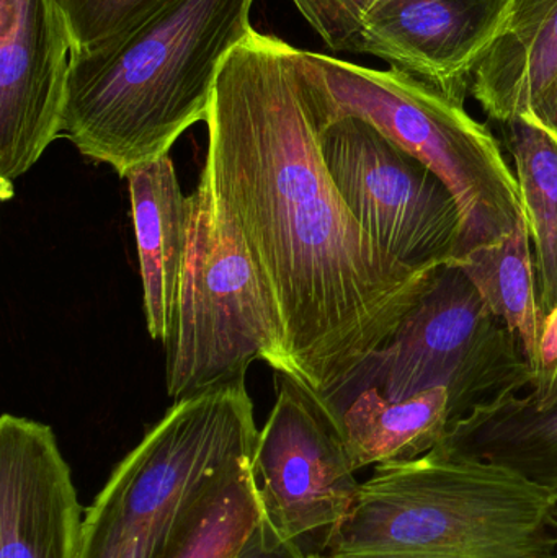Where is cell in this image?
I'll list each match as a JSON object with an SVG mask.
<instances>
[{
	"mask_svg": "<svg viewBox=\"0 0 557 558\" xmlns=\"http://www.w3.org/2000/svg\"><path fill=\"white\" fill-rule=\"evenodd\" d=\"M298 61L257 29L231 49L206 160L277 315L275 373L324 393L395 335L438 268L401 264L363 231L324 162Z\"/></svg>",
	"mask_w": 557,
	"mask_h": 558,
	"instance_id": "1",
	"label": "cell"
},
{
	"mask_svg": "<svg viewBox=\"0 0 557 558\" xmlns=\"http://www.w3.org/2000/svg\"><path fill=\"white\" fill-rule=\"evenodd\" d=\"M255 0H166L95 48L72 51L62 137L120 179L206 123L219 68L252 32Z\"/></svg>",
	"mask_w": 557,
	"mask_h": 558,
	"instance_id": "2",
	"label": "cell"
},
{
	"mask_svg": "<svg viewBox=\"0 0 557 558\" xmlns=\"http://www.w3.org/2000/svg\"><path fill=\"white\" fill-rule=\"evenodd\" d=\"M330 558H557V500L493 462L440 448L375 465Z\"/></svg>",
	"mask_w": 557,
	"mask_h": 558,
	"instance_id": "3",
	"label": "cell"
},
{
	"mask_svg": "<svg viewBox=\"0 0 557 558\" xmlns=\"http://www.w3.org/2000/svg\"><path fill=\"white\" fill-rule=\"evenodd\" d=\"M298 68L319 133L334 121L360 118L447 185L461 215L458 258L512 234L525 216L519 179L499 141L464 105L395 68H365L301 49Z\"/></svg>",
	"mask_w": 557,
	"mask_h": 558,
	"instance_id": "4",
	"label": "cell"
},
{
	"mask_svg": "<svg viewBox=\"0 0 557 558\" xmlns=\"http://www.w3.org/2000/svg\"><path fill=\"white\" fill-rule=\"evenodd\" d=\"M257 439L245 379L175 400L88 508L78 558H156L203 488L254 458Z\"/></svg>",
	"mask_w": 557,
	"mask_h": 558,
	"instance_id": "5",
	"label": "cell"
},
{
	"mask_svg": "<svg viewBox=\"0 0 557 558\" xmlns=\"http://www.w3.org/2000/svg\"><path fill=\"white\" fill-rule=\"evenodd\" d=\"M189 203V252L175 325L164 343L173 400L245 379L255 361L280 367L274 305L206 159Z\"/></svg>",
	"mask_w": 557,
	"mask_h": 558,
	"instance_id": "6",
	"label": "cell"
},
{
	"mask_svg": "<svg viewBox=\"0 0 557 558\" xmlns=\"http://www.w3.org/2000/svg\"><path fill=\"white\" fill-rule=\"evenodd\" d=\"M532 384L517 335L464 271L448 264L395 335L334 389L375 387L385 399L402 402L444 387L453 426L481 403Z\"/></svg>",
	"mask_w": 557,
	"mask_h": 558,
	"instance_id": "7",
	"label": "cell"
},
{
	"mask_svg": "<svg viewBox=\"0 0 557 558\" xmlns=\"http://www.w3.org/2000/svg\"><path fill=\"white\" fill-rule=\"evenodd\" d=\"M319 143L343 202L386 254L414 268L457 260L460 208L427 166L360 118L334 121Z\"/></svg>",
	"mask_w": 557,
	"mask_h": 558,
	"instance_id": "8",
	"label": "cell"
},
{
	"mask_svg": "<svg viewBox=\"0 0 557 558\" xmlns=\"http://www.w3.org/2000/svg\"><path fill=\"white\" fill-rule=\"evenodd\" d=\"M277 400L258 432L252 475L264 520L284 541L332 530L360 490L355 469L319 397L275 373Z\"/></svg>",
	"mask_w": 557,
	"mask_h": 558,
	"instance_id": "9",
	"label": "cell"
},
{
	"mask_svg": "<svg viewBox=\"0 0 557 558\" xmlns=\"http://www.w3.org/2000/svg\"><path fill=\"white\" fill-rule=\"evenodd\" d=\"M72 39L56 0H0V199L62 136Z\"/></svg>",
	"mask_w": 557,
	"mask_h": 558,
	"instance_id": "10",
	"label": "cell"
},
{
	"mask_svg": "<svg viewBox=\"0 0 557 558\" xmlns=\"http://www.w3.org/2000/svg\"><path fill=\"white\" fill-rule=\"evenodd\" d=\"M512 0H383L363 23L355 52L389 62L464 105L471 78Z\"/></svg>",
	"mask_w": 557,
	"mask_h": 558,
	"instance_id": "11",
	"label": "cell"
},
{
	"mask_svg": "<svg viewBox=\"0 0 557 558\" xmlns=\"http://www.w3.org/2000/svg\"><path fill=\"white\" fill-rule=\"evenodd\" d=\"M81 504L51 426L0 418V558H78Z\"/></svg>",
	"mask_w": 557,
	"mask_h": 558,
	"instance_id": "12",
	"label": "cell"
},
{
	"mask_svg": "<svg viewBox=\"0 0 557 558\" xmlns=\"http://www.w3.org/2000/svg\"><path fill=\"white\" fill-rule=\"evenodd\" d=\"M143 279L144 314L153 340L166 343L175 325L190 241V203L170 154L126 177Z\"/></svg>",
	"mask_w": 557,
	"mask_h": 558,
	"instance_id": "13",
	"label": "cell"
},
{
	"mask_svg": "<svg viewBox=\"0 0 557 558\" xmlns=\"http://www.w3.org/2000/svg\"><path fill=\"white\" fill-rule=\"evenodd\" d=\"M334 420L353 469L414 461L434 451L451 426L444 387L402 402L385 399L375 387L316 393Z\"/></svg>",
	"mask_w": 557,
	"mask_h": 558,
	"instance_id": "14",
	"label": "cell"
},
{
	"mask_svg": "<svg viewBox=\"0 0 557 558\" xmlns=\"http://www.w3.org/2000/svg\"><path fill=\"white\" fill-rule=\"evenodd\" d=\"M437 448L509 469L557 500V384L545 397L506 393L481 403Z\"/></svg>",
	"mask_w": 557,
	"mask_h": 558,
	"instance_id": "15",
	"label": "cell"
},
{
	"mask_svg": "<svg viewBox=\"0 0 557 558\" xmlns=\"http://www.w3.org/2000/svg\"><path fill=\"white\" fill-rule=\"evenodd\" d=\"M557 75V0H512L502 32L471 78L497 123L526 114Z\"/></svg>",
	"mask_w": 557,
	"mask_h": 558,
	"instance_id": "16",
	"label": "cell"
},
{
	"mask_svg": "<svg viewBox=\"0 0 557 558\" xmlns=\"http://www.w3.org/2000/svg\"><path fill=\"white\" fill-rule=\"evenodd\" d=\"M526 215L512 234L480 245L453 262L476 286L491 311L517 335L535 377L546 315L538 298L535 258Z\"/></svg>",
	"mask_w": 557,
	"mask_h": 558,
	"instance_id": "17",
	"label": "cell"
},
{
	"mask_svg": "<svg viewBox=\"0 0 557 558\" xmlns=\"http://www.w3.org/2000/svg\"><path fill=\"white\" fill-rule=\"evenodd\" d=\"M262 520L252 458L244 459L203 488L156 558H235Z\"/></svg>",
	"mask_w": 557,
	"mask_h": 558,
	"instance_id": "18",
	"label": "cell"
},
{
	"mask_svg": "<svg viewBox=\"0 0 557 558\" xmlns=\"http://www.w3.org/2000/svg\"><path fill=\"white\" fill-rule=\"evenodd\" d=\"M499 124L535 245L540 305L549 315L557 307V137L526 114Z\"/></svg>",
	"mask_w": 557,
	"mask_h": 558,
	"instance_id": "19",
	"label": "cell"
},
{
	"mask_svg": "<svg viewBox=\"0 0 557 558\" xmlns=\"http://www.w3.org/2000/svg\"><path fill=\"white\" fill-rule=\"evenodd\" d=\"M71 33L72 51L95 48L140 23L166 0H56Z\"/></svg>",
	"mask_w": 557,
	"mask_h": 558,
	"instance_id": "20",
	"label": "cell"
},
{
	"mask_svg": "<svg viewBox=\"0 0 557 558\" xmlns=\"http://www.w3.org/2000/svg\"><path fill=\"white\" fill-rule=\"evenodd\" d=\"M383 0H293L301 15L326 46L337 52H355L363 23Z\"/></svg>",
	"mask_w": 557,
	"mask_h": 558,
	"instance_id": "21",
	"label": "cell"
},
{
	"mask_svg": "<svg viewBox=\"0 0 557 558\" xmlns=\"http://www.w3.org/2000/svg\"><path fill=\"white\" fill-rule=\"evenodd\" d=\"M235 558H310L304 556L298 541H284L262 520Z\"/></svg>",
	"mask_w": 557,
	"mask_h": 558,
	"instance_id": "22",
	"label": "cell"
},
{
	"mask_svg": "<svg viewBox=\"0 0 557 558\" xmlns=\"http://www.w3.org/2000/svg\"><path fill=\"white\" fill-rule=\"evenodd\" d=\"M557 384V307L546 315L543 328L542 344H540V363L533 377V393L545 397Z\"/></svg>",
	"mask_w": 557,
	"mask_h": 558,
	"instance_id": "23",
	"label": "cell"
},
{
	"mask_svg": "<svg viewBox=\"0 0 557 558\" xmlns=\"http://www.w3.org/2000/svg\"><path fill=\"white\" fill-rule=\"evenodd\" d=\"M526 117L535 120L540 126L548 130L557 137V75L549 82L548 87L536 98Z\"/></svg>",
	"mask_w": 557,
	"mask_h": 558,
	"instance_id": "24",
	"label": "cell"
},
{
	"mask_svg": "<svg viewBox=\"0 0 557 558\" xmlns=\"http://www.w3.org/2000/svg\"><path fill=\"white\" fill-rule=\"evenodd\" d=\"M310 558H330L329 556L323 557V556H310Z\"/></svg>",
	"mask_w": 557,
	"mask_h": 558,
	"instance_id": "25",
	"label": "cell"
}]
</instances>
